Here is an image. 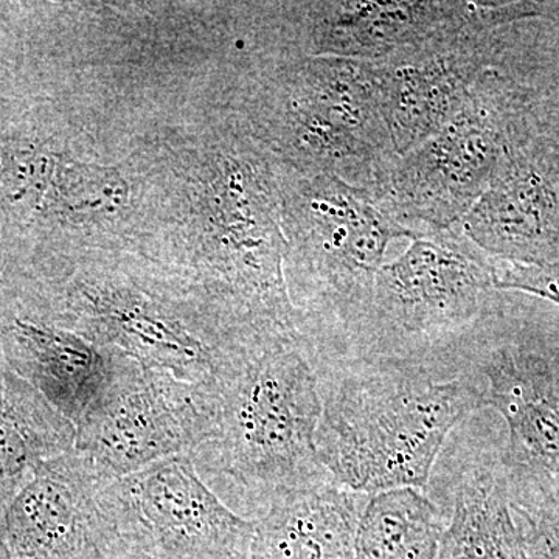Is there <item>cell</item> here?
<instances>
[{"mask_svg": "<svg viewBox=\"0 0 559 559\" xmlns=\"http://www.w3.org/2000/svg\"><path fill=\"white\" fill-rule=\"evenodd\" d=\"M62 307L73 333L197 384H218L257 348L227 331L194 323L159 290L119 278L70 283Z\"/></svg>", "mask_w": 559, "mask_h": 559, "instance_id": "8", "label": "cell"}, {"mask_svg": "<svg viewBox=\"0 0 559 559\" xmlns=\"http://www.w3.org/2000/svg\"><path fill=\"white\" fill-rule=\"evenodd\" d=\"M127 200V187L117 173L87 167L62 157L57 189V219L83 213L120 207Z\"/></svg>", "mask_w": 559, "mask_h": 559, "instance_id": "19", "label": "cell"}, {"mask_svg": "<svg viewBox=\"0 0 559 559\" xmlns=\"http://www.w3.org/2000/svg\"><path fill=\"white\" fill-rule=\"evenodd\" d=\"M277 130L307 175H329L370 194L399 156L378 62L310 57L280 79Z\"/></svg>", "mask_w": 559, "mask_h": 559, "instance_id": "5", "label": "cell"}, {"mask_svg": "<svg viewBox=\"0 0 559 559\" xmlns=\"http://www.w3.org/2000/svg\"><path fill=\"white\" fill-rule=\"evenodd\" d=\"M7 364L79 425L110 370V349L40 320L11 316L2 330Z\"/></svg>", "mask_w": 559, "mask_h": 559, "instance_id": "14", "label": "cell"}, {"mask_svg": "<svg viewBox=\"0 0 559 559\" xmlns=\"http://www.w3.org/2000/svg\"><path fill=\"white\" fill-rule=\"evenodd\" d=\"M320 417L310 345L301 334L272 341L218 382L212 430L189 457L229 509L260 518L277 500L331 479L316 444Z\"/></svg>", "mask_w": 559, "mask_h": 559, "instance_id": "2", "label": "cell"}, {"mask_svg": "<svg viewBox=\"0 0 559 559\" xmlns=\"http://www.w3.org/2000/svg\"><path fill=\"white\" fill-rule=\"evenodd\" d=\"M444 342L487 380L485 406L506 419L507 480L559 488V390L550 360L521 345L491 344L480 319Z\"/></svg>", "mask_w": 559, "mask_h": 559, "instance_id": "10", "label": "cell"}, {"mask_svg": "<svg viewBox=\"0 0 559 559\" xmlns=\"http://www.w3.org/2000/svg\"><path fill=\"white\" fill-rule=\"evenodd\" d=\"M447 525L418 488L378 492L360 516L355 559H437Z\"/></svg>", "mask_w": 559, "mask_h": 559, "instance_id": "18", "label": "cell"}, {"mask_svg": "<svg viewBox=\"0 0 559 559\" xmlns=\"http://www.w3.org/2000/svg\"><path fill=\"white\" fill-rule=\"evenodd\" d=\"M495 293V260L457 227L412 238L382 264L348 356L428 352L477 322Z\"/></svg>", "mask_w": 559, "mask_h": 559, "instance_id": "6", "label": "cell"}, {"mask_svg": "<svg viewBox=\"0 0 559 559\" xmlns=\"http://www.w3.org/2000/svg\"><path fill=\"white\" fill-rule=\"evenodd\" d=\"M76 426L0 364V516L44 462L75 451Z\"/></svg>", "mask_w": 559, "mask_h": 559, "instance_id": "17", "label": "cell"}, {"mask_svg": "<svg viewBox=\"0 0 559 559\" xmlns=\"http://www.w3.org/2000/svg\"><path fill=\"white\" fill-rule=\"evenodd\" d=\"M119 536L170 559H248L255 521L210 489L189 455L108 481L98 495Z\"/></svg>", "mask_w": 559, "mask_h": 559, "instance_id": "9", "label": "cell"}, {"mask_svg": "<svg viewBox=\"0 0 559 559\" xmlns=\"http://www.w3.org/2000/svg\"><path fill=\"white\" fill-rule=\"evenodd\" d=\"M108 479L76 451L44 462L0 516L17 559H102L120 546L98 500Z\"/></svg>", "mask_w": 559, "mask_h": 559, "instance_id": "11", "label": "cell"}, {"mask_svg": "<svg viewBox=\"0 0 559 559\" xmlns=\"http://www.w3.org/2000/svg\"><path fill=\"white\" fill-rule=\"evenodd\" d=\"M495 260L496 290L528 294L559 307V263L530 264Z\"/></svg>", "mask_w": 559, "mask_h": 559, "instance_id": "21", "label": "cell"}, {"mask_svg": "<svg viewBox=\"0 0 559 559\" xmlns=\"http://www.w3.org/2000/svg\"><path fill=\"white\" fill-rule=\"evenodd\" d=\"M557 156L533 124L457 229L491 259L559 263Z\"/></svg>", "mask_w": 559, "mask_h": 559, "instance_id": "12", "label": "cell"}, {"mask_svg": "<svg viewBox=\"0 0 559 559\" xmlns=\"http://www.w3.org/2000/svg\"><path fill=\"white\" fill-rule=\"evenodd\" d=\"M527 86L491 68L436 135L403 154L371 197L412 237L454 229L532 127Z\"/></svg>", "mask_w": 559, "mask_h": 559, "instance_id": "4", "label": "cell"}, {"mask_svg": "<svg viewBox=\"0 0 559 559\" xmlns=\"http://www.w3.org/2000/svg\"><path fill=\"white\" fill-rule=\"evenodd\" d=\"M370 496L331 477L277 500L255 521L252 559H355Z\"/></svg>", "mask_w": 559, "mask_h": 559, "instance_id": "15", "label": "cell"}, {"mask_svg": "<svg viewBox=\"0 0 559 559\" xmlns=\"http://www.w3.org/2000/svg\"><path fill=\"white\" fill-rule=\"evenodd\" d=\"M218 384L178 380L110 348V370L76 425L75 451L105 479L128 476L207 439Z\"/></svg>", "mask_w": 559, "mask_h": 559, "instance_id": "7", "label": "cell"}, {"mask_svg": "<svg viewBox=\"0 0 559 559\" xmlns=\"http://www.w3.org/2000/svg\"><path fill=\"white\" fill-rule=\"evenodd\" d=\"M509 495L528 559H559V488L509 481Z\"/></svg>", "mask_w": 559, "mask_h": 559, "instance_id": "20", "label": "cell"}, {"mask_svg": "<svg viewBox=\"0 0 559 559\" xmlns=\"http://www.w3.org/2000/svg\"><path fill=\"white\" fill-rule=\"evenodd\" d=\"M437 559H528L500 457H480L460 471Z\"/></svg>", "mask_w": 559, "mask_h": 559, "instance_id": "16", "label": "cell"}, {"mask_svg": "<svg viewBox=\"0 0 559 559\" xmlns=\"http://www.w3.org/2000/svg\"><path fill=\"white\" fill-rule=\"evenodd\" d=\"M319 460L342 487L362 495L425 488L452 430L484 409L469 370L444 373L436 353L318 356Z\"/></svg>", "mask_w": 559, "mask_h": 559, "instance_id": "1", "label": "cell"}, {"mask_svg": "<svg viewBox=\"0 0 559 559\" xmlns=\"http://www.w3.org/2000/svg\"><path fill=\"white\" fill-rule=\"evenodd\" d=\"M286 289L297 330L320 356H348L393 241L412 235L369 191L329 175L296 179L283 202Z\"/></svg>", "mask_w": 559, "mask_h": 559, "instance_id": "3", "label": "cell"}, {"mask_svg": "<svg viewBox=\"0 0 559 559\" xmlns=\"http://www.w3.org/2000/svg\"><path fill=\"white\" fill-rule=\"evenodd\" d=\"M489 2L334 0L300 3L294 24L310 57L380 62L468 24Z\"/></svg>", "mask_w": 559, "mask_h": 559, "instance_id": "13", "label": "cell"}]
</instances>
